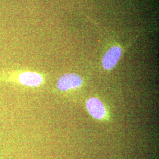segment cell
<instances>
[{"instance_id": "2", "label": "cell", "mask_w": 159, "mask_h": 159, "mask_svg": "<svg viewBox=\"0 0 159 159\" xmlns=\"http://www.w3.org/2000/svg\"><path fill=\"white\" fill-rule=\"evenodd\" d=\"M122 50L119 46H113L106 51L102 60V67L106 70L113 68L119 61Z\"/></svg>"}, {"instance_id": "1", "label": "cell", "mask_w": 159, "mask_h": 159, "mask_svg": "<svg viewBox=\"0 0 159 159\" xmlns=\"http://www.w3.org/2000/svg\"><path fill=\"white\" fill-rule=\"evenodd\" d=\"M82 84V79L79 75L67 74L61 76L57 82V88L61 91H66L79 87Z\"/></svg>"}, {"instance_id": "4", "label": "cell", "mask_w": 159, "mask_h": 159, "mask_svg": "<svg viewBox=\"0 0 159 159\" xmlns=\"http://www.w3.org/2000/svg\"><path fill=\"white\" fill-rule=\"evenodd\" d=\"M43 77L34 72H25L19 76V81L23 85L30 87H37L43 82Z\"/></svg>"}, {"instance_id": "3", "label": "cell", "mask_w": 159, "mask_h": 159, "mask_svg": "<svg viewBox=\"0 0 159 159\" xmlns=\"http://www.w3.org/2000/svg\"><path fill=\"white\" fill-rule=\"evenodd\" d=\"M86 107L90 114L95 119H102L106 116L104 106L98 98H90L87 102Z\"/></svg>"}]
</instances>
